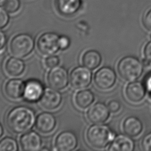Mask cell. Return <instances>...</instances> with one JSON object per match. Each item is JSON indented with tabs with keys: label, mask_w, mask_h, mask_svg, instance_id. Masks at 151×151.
<instances>
[{
	"label": "cell",
	"mask_w": 151,
	"mask_h": 151,
	"mask_svg": "<svg viewBox=\"0 0 151 151\" xmlns=\"http://www.w3.org/2000/svg\"><path fill=\"white\" fill-rule=\"evenodd\" d=\"M60 63V58L57 55H49L45 60V65L47 67L52 68L57 67Z\"/></svg>",
	"instance_id": "484cf974"
},
{
	"label": "cell",
	"mask_w": 151,
	"mask_h": 151,
	"mask_svg": "<svg viewBox=\"0 0 151 151\" xmlns=\"http://www.w3.org/2000/svg\"><path fill=\"white\" fill-rule=\"evenodd\" d=\"M95 99L94 93L88 89L81 90L75 95V103L80 109H84L92 104Z\"/></svg>",
	"instance_id": "7402d4cb"
},
{
	"label": "cell",
	"mask_w": 151,
	"mask_h": 151,
	"mask_svg": "<svg viewBox=\"0 0 151 151\" xmlns=\"http://www.w3.org/2000/svg\"><path fill=\"white\" fill-rule=\"evenodd\" d=\"M142 146L143 150L151 151V132L144 136L142 140Z\"/></svg>",
	"instance_id": "83f0119b"
},
{
	"label": "cell",
	"mask_w": 151,
	"mask_h": 151,
	"mask_svg": "<svg viewBox=\"0 0 151 151\" xmlns=\"http://www.w3.org/2000/svg\"><path fill=\"white\" fill-rule=\"evenodd\" d=\"M110 110L104 103L97 102L91 105L87 111L88 120L94 124H102L109 118Z\"/></svg>",
	"instance_id": "9c48e42d"
},
{
	"label": "cell",
	"mask_w": 151,
	"mask_h": 151,
	"mask_svg": "<svg viewBox=\"0 0 151 151\" xmlns=\"http://www.w3.org/2000/svg\"><path fill=\"white\" fill-rule=\"evenodd\" d=\"M56 125V117L50 112L41 113L36 118V129L42 133L47 134L52 132L55 129Z\"/></svg>",
	"instance_id": "5bb4252c"
},
{
	"label": "cell",
	"mask_w": 151,
	"mask_h": 151,
	"mask_svg": "<svg viewBox=\"0 0 151 151\" xmlns=\"http://www.w3.org/2000/svg\"><path fill=\"white\" fill-rule=\"evenodd\" d=\"M19 144L24 150L38 151L41 148L42 139L38 133L35 131H28L21 136Z\"/></svg>",
	"instance_id": "4fadbf2b"
},
{
	"label": "cell",
	"mask_w": 151,
	"mask_h": 151,
	"mask_svg": "<svg viewBox=\"0 0 151 151\" xmlns=\"http://www.w3.org/2000/svg\"><path fill=\"white\" fill-rule=\"evenodd\" d=\"M36 121L35 113L30 107L18 106L11 109L6 114V124L14 133L22 134L30 130Z\"/></svg>",
	"instance_id": "6da1fadb"
},
{
	"label": "cell",
	"mask_w": 151,
	"mask_h": 151,
	"mask_svg": "<svg viewBox=\"0 0 151 151\" xmlns=\"http://www.w3.org/2000/svg\"><path fill=\"white\" fill-rule=\"evenodd\" d=\"M4 134V128L2 124L0 123V138Z\"/></svg>",
	"instance_id": "836d02e7"
},
{
	"label": "cell",
	"mask_w": 151,
	"mask_h": 151,
	"mask_svg": "<svg viewBox=\"0 0 151 151\" xmlns=\"http://www.w3.org/2000/svg\"><path fill=\"white\" fill-rule=\"evenodd\" d=\"M8 13L4 7L0 6V29L5 28L9 24L10 17Z\"/></svg>",
	"instance_id": "d4e9b609"
},
{
	"label": "cell",
	"mask_w": 151,
	"mask_h": 151,
	"mask_svg": "<svg viewBox=\"0 0 151 151\" xmlns=\"http://www.w3.org/2000/svg\"><path fill=\"white\" fill-rule=\"evenodd\" d=\"M144 85L146 87V91L151 94V73L146 76L145 80Z\"/></svg>",
	"instance_id": "d6a6232c"
},
{
	"label": "cell",
	"mask_w": 151,
	"mask_h": 151,
	"mask_svg": "<svg viewBox=\"0 0 151 151\" xmlns=\"http://www.w3.org/2000/svg\"><path fill=\"white\" fill-rule=\"evenodd\" d=\"M35 41L34 38L27 33L15 35L11 40L9 50L11 54L18 58H24L34 50Z\"/></svg>",
	"instance_id": "277c9868"
},
{
	"label": "cell",
	"mask_w": 151,
	"mask_h": 151,
	"mask_svg": "<svg viewBox=\"0 0 151 151\" xmlns=\"http://www.w3.org/2000/svg\"><path fill=\"white\" fill-rule=\"evenodd\" d=\"M62 100V95L57 90L48 88L44 90L40 99V103L47 110H55L61 105Z\"/></svg>",
	"instance_id": "8fae6325"
},
{
	"label": "cell",
	"mask_w": 151,
	"mask_h": 151,
	"mask_svg": "<svg viewBox=\"0 0 151 151\" xmlns=\"http://www.w3.org/2000/svg\"><path fill=\"white\" fill-rule=\"evenodd\" d=\"M92 80V73L90 69L85 66H78L74 68L70 76L71 86L78 90L87 87Z\"/></svg>",
	"instance_id": "52a82bcc"
},
{
	"label": "cell",
	"mask_w": 151,
	"mask_h": 151,
	"mask_svg": "<svg viewBox=\"0 0 151 151\" xmlns=\"http://www.w3.org/2000/svg\"><path fill=\"white\" fill-rule=\"evenodd\" d=\"M122 127L126 134L131 137H136L142 132L143 125L139 118L131 116L126 117L124 120Z\"/></svg>",
	"instance_id": "ac0fdd59"
},
{
	"label": "cell",
	"mask_w": 151,
	"mask_h": 151,
	"mask_svg": "<svg viewBox=\"0 0 151 151\" xmlns=\"http://www.w3.org/2000/svg\"><path fill=\"white\" fill-rule=\"evenodd\" d=\"M117 80L116 74L111 68L103 67L94 74V81L96 87L101 90H108L115 84Z\"/></svg>",
	"instance_id": "8992f818"
},
{
	"label": "cell",
	"mask_w": 151,
	"mask_h": 151,
	"mask_svg": "<svg viewBox=\"0 0 151 151\" xmlns=\"http://www.w3.org/2000/svg\"><path fill=\"white\" fill-rule=\"evenodd\" d=\"M21 6L20 0H5L4 7L9 14H15L18 12Z\"/></svg>",
	"instance_id": "cb8c5ba5"
},
{
	"label": "cell",
	"mask_w": 151,
	"mask_h": 151,
	"mask_svg": "<svg viewBox=\"0 0 151 151\" xmlns=\"http://www.w3.org/2000/svg\"><path fill=\"white\" fill-rule=\"evenodd\" d=\"M5 71L10 76L18 77L21 76L25 68V63L23 60L16 57L8 58L5 63Z\"/></svg>",
	"instance_id": "ffe728a7"
},
{
	"label": "cell",
	"mask_w": 151,
	"mask_h": 151,
	"mask_svg": "<svg viewBox=\"0 0 151 151\" xmlns=\"http://www.w3.org/2000/svg\"><path fill=\"white\" fill-rule=\"evenodd\" d=\"M18 150V143L15 139L7 136L0 140V151H17Z\"/></svg>",
	"instance_id": "603a6c76"
},
{
	"label": "cell",
	"mask_w": 151,
	"mask_h": 151,
	"mask_svg": "<svg viewBox=\"0 0 151 151\" xmlns=\"http://www.w3.org/2000/svg\"><path fill=\"white\" fill-rule=\"evenodd\" d=\"M70 45V39L66 36L60 37L59 38V47L61 50H65L68 48Z\"/></svg>",
	"instance_id": "f1b7e54d"
},
{
	"label": "cell",
	"mask_w": 151,
	"mask_h": 151,
	"mask_svg": "<svg viewBox=\"0 0 151 151\" xmlns=\"http://www.w3.org/2000/svg\"><path fill=\"white\" fill-rule=\"evenodd\" d=\"M86 139L93 147L103 149L112 142L115 134L107 126L94 124L90 126L86 132Z\"/></svg>",
	"instance_id": "7a4b0ae2"
},
{
	"label": "cell",
	"mask_w": 151,
	"mask_h": 151,
	"mask_svg": "<svg viewBox=\"0 0 151 151\" xmlns=\"http://www.w3.org/2000/svg\"><path fill=\"white\" fill-rule=\"evenodd\" d=\"M5 0H0V4H4V2H5Z\"/></svg>",
	"instance_id": "e575fe53"
},
{
	"label": "cell",
	"mask_w": 151,
	"mask_h": 151,
	"mask_svg": "<svg viewBox=\"0 0 151 151\" xmlns=\"http://www.w3.org/2000/svg\"><path fill=\"white\" fill-rule=\"evenodd\" d=\"M143 54L146 60L148 63H151V41L147 42L145 45L143 50Z\"/></svg>",
	"instance_id": "f546056e"
},
{
	"label": "cell",
	"mask_w": 151,
	"mask_h": 151,
	"mask_svg": "<svg viewBox=\"0 0 151 151\" xmlns=\"http://www.w3.org/2000/svg\"><path fill=\"white\" fill-rule=\"evenodd\" d=\"M125 95L127 100L133 103H138L145 98L146 89L144 84L138 81L129 83L125 88Z\"/></svg>",
	"instance_id": "7c38bea8"
},
{
	"label": "cell",
	"mask_w": 151,
	"mask_h": 151,
	"mask_svg": "<svg viewBox=\"0 0 151 151\" xmlns=\"http://www.w3.org/2000/svg\"><path fill=\"white\" fill-rule=\"evenodd\" d=\"M25 84L19 78L8 80L4 85V93L10 99L18 100L24 96Z\"/></svg>",
	"instance_id": "9a60e30c"
},
{
	"label": "cell",
	"mask_w": 151,
	"mask_h": 151,
	"mask_svg": "<svg viewBox=\"0 0 151 151\" xmlns=\"http://www.w3.org/2000/svg\"><path fill=\"white\" fill-rule=\"evenodd\" d=\"M69 77L68 71L63 67L57 66L52 68L47 75L49 86L55 90H61L68 85Z\"/></svg>",
	"instance_id": "ba28073f"
},
{
	"label": "cell",
	"mask_w": 151,
	"mask_h": 151,
	"mask_svg": "<svg viewBox=\"0 0 151 151\" xmlns=\"http://www.w3.org/2000/svg\"><path fill=\"white\" fill-rule=\"evenodd\" d=\"M108 108L111 113H116L119 112L121 109V104L117 100H111L108 103Z\"/></svg>",
	"instance_id": "4316f807"
},
{
	"label": "cell",
	"mask_w": 151,
	"mask_h": 151,
	"mask_svg": "<svg viewBox=\"0 0 151 151\" xmlns=\"http://www.w3.org/2000/svg\"><path fill=\"white\" fill-rule=\"evenodd\" d=\"M58 35L52 32L42 34L38 37L37 46L38 51L45 55H51L55 54L60 48L59 47Z\"/></svg>",
	"instance_id": "5b68a950"
},
{
	"label": "cell",
	"mask_w": 151,
	"mask_h": 151,
	"mask_svg": "<svg viewBox=\"0 0 151 151\" xmlns=\"http://www.w3.org/2000/svg\"><path fill=\"white\" fill-rule=\"evenodd\" d=\"M143 21L145 26L147 28L151 29V8L146 12L143 17Z\"/></svg>",
	"instance_id": "4dcf8cb0"
},
{
	"label": "cell",
	"mask_w": 151,
	"mask_h": 151,
	"mask_svg": "<svg viewBox=\"0 0 151 151\" xmlns=\"http://www.w3.org/2000/svg\"><path fill=\"white\" fill-rule=\"evenodd\" d=\"M44 91L43 85L40 81L31 80L25 83L24 97L29 102H35L40 100Z\"/></svg>",
	"instance_id": "2e32d148"
},
{
	"label": "cell",
	"mask_w": 151,
	"mask_h": 151,
	"mask_svg": "<svg viewBox=\"0 0 151 151\" xmlns=\"http://www.w3.org/2000/svg\"><path fill=\"white\" fill-rule=\"evenodd\" d=\"M78 145L76 134L70 130L60 132L55 137V147L60 151H71L75 149Z\"/></svg>",
	"instance_id": "30bf717a"
},
{
	"label": "cell",
	"mask_w": 151,
	"mask_h": 151,
	"mask_svg": "<svg viewBox=\"0 0 151 151\" xmlns=\"http://www.w3.org/2000/svg\"><path fill=\"white\" fill-rule=\"evenodd\" d=\"M134 148V142L127 134H119L115 137L110 145L109 150L113 151H132Z\"/></svg>",
	"instance_id": "d6986e66"
},
{
	"label": "cell",
	"mask_w": 151,
	"mask_h": 151,
	"mask_svg": "<svg viewBox=\"0 0 151 151\" xmlns=\"http://www.w3.org/2000/svg\"><path fill=\"white\" fill-rule=\"evenodd\" d=\"M7 42L5 33L0 29V51L4 49Z\"/></svg>",
	"instance_id": "1f68e13d"
},
{
	"label": "cell",
	"mask_w": 151,
	"mask_h": 151,
	"mask_svg": "<svg viewBox=\"0 0 151 151\" xmlns=\"http://www.w3.org/2000/svg\"><path fill=\"white\" fill-rule=\"evenodd\" d=\"M82 5V0H55L57 11L64 17L74 15L80 10Z\"/></svg>",
	"instance_id": "e0dca14e"
},
{
	"label": "cell",
	"mask_w": 151,
	"mask_h": 151,
	"mask_svg": "<svg viewBox=\"0 0 151 151\" xmlns=\"http://www.w3.org/2000/svg\"><path fill=\"white\" fill-rule=\"evenodd\" d=\"M102 57L100 53L94 50L86 51L82 55L81 61L84 66L90 70H94L101 64Z\"/></svg>",
	"instance_id": "44dd1931"
},
{
	"label": "cell",
	"mask_w": 151,
	"mask_h": 151,
	"mask_svg": "<svg viewBox=\"0 0 151 151\" xmlns=\"http://www.w3.org/2000/svg\"><path fill=\"white\" fill-rule=\"evenodd\" d=\"M117 71L120 76L127 81L137 80L143 71V65L136 57L126 56L118 63Z\"/></svg>",
	"instance_id": "3957f363"
}]
</instances>
